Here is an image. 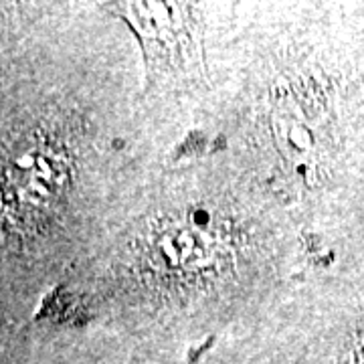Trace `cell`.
I'll return each instance as SVG.
<instances>
[{
  "label": "cell",
  "instance_id": "obj_2",
  "mask_svg": "<svg viewBox=\"0 0 364 364\" xmlns=\"http://www.w3.org/2000/svg\"><path fill=\"white\" fill-rule=\"evenodd\" d=\"M273 144L296 181L314 184L324 158L326 124L318 93L310 85L275 87L269 109Z\"/></svg>",
  "mask_w": 364,
  "mask_h": 364
},
{
  "label": "cell",
  "instance_id": "obj_4",
  "mask_svg": "<svg viewBox=\"0 0 364 364\" xmlns=\"http://www.w3.org/2000/svg\"><path fill=\"white\" fill-rule=\"evenodd\" d=\"M21 154L23 156L16 158L11 166L13 186H18V195L28 205H45V200L57 195L59 188V160L43 148H31Z\"/></svg>",
  "mask_w": 364,
  "mask_h": 364
},
{
  "label": "cell",
  "instance_id": "obj_3",
  "mask_svg": "<svg viewBox=\"0 0 364 364\" xmlns=\"http://www.w3.org/2000/svg\"><path fill=\"white\" fill-rule=\"evenodd\" d=\"M152 239L148 261L162 275L188 279L205 275L221 259V241L213 231V217L207 210H195L191 225H168Z\"/></svg>",
  "mask_w": 364,
  "mask_h": 364
},
{
  "label": "cell",
  "instance_id": "obj_1",
  "mask_svg": "<svg viewBox=\"0 0 364 364\" xmlns=\"http://www.w3.org/2000/svg\"><path fill=\"white\" fill-rule=\"evenodd\" d=\"M116 9L142 45L148 87L196 85L205 79L203 26L193 4L124 2Z\"/></svg>",
  "mask_w": 364,
  "mask_h": 364
}]
</instances>
